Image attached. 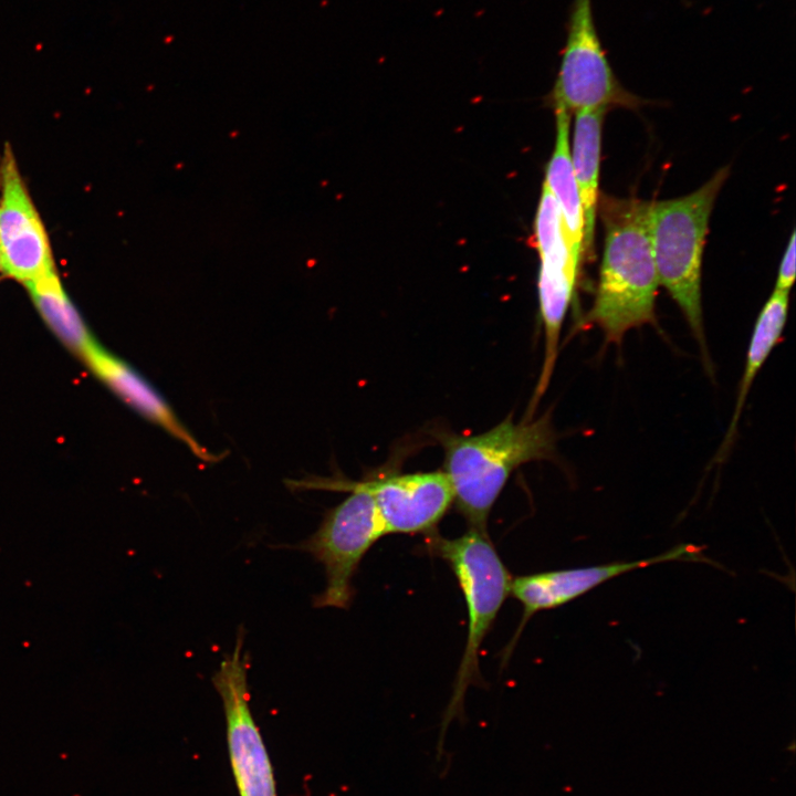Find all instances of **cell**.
<instances>
[{
	"label": "cell",
	"instance_id": "cell-1",
	"mask_svg": "<svg viewBox=\"0 0 796 796\" xmlns=\"http://www.w3.org/2000/svg\"><path fill=\"white\" fill-rule=\"evenodd\" d=\"M604 252L593 305L582 327H598L605 344L620 346L626 334L657 325L660 285L648 231L649 201L601 195Z\"/></svg>",
	"mask_w": 796,
	"mask_h": 796
},
{
	"label": "cell",
	"instance_id": "cell-2",
	"mask_svg": "<svg viewBox=\"0 0 796 796\" xmlns=\"http://www.w3.org/2000/svg\"><path fill=\"white\" fill-rule=\"evenodd\" d=\"M440 442L453 502L470 528L483 533L511 473L524 463L551 459L555 452V434L547 413L521 422H514L510 416L483 433L442 434Z\"/></svg>",
	"mask_w": 796,
	"mask_h": 796
},
{
	"label": "cell",
	"instance_id": "cell-3",
	"mask_svg": "<svg viewBox=\"0 0 796 796\" xmlns=\"http://www.w3.org/2000/svg\"><path fill=\"white\" fill-rule=\"evenodd\" d=\"M729 171V167H723L691 193L649 202L648 207V231L659 283L681 310L708 368L711 363L702 314V255L710 216Z\"/></svg>",
	"mask_w": 796,
	"mask_h": 796
},
{
	"label": "cell",
	"instance_id": "cell-4",
	"mask_svg": "<svg viewBox=\"0 0 796 796\" xmlns=\"http://www.w3.org/2000/svg\"><path fill=\"white\" fill-rule=\"evenodd\" d=\"M429 548L450 566L468 612L467 642L440 726L438 754H442L450 722L463 716L468 688L481 681L480 648L510 595L512 577L486 533L470 528L453 540L431 536Z\"/></svg>",
	"mask_w": 796,
	"mask_h": 796
},
{
	"label": "cell",
	"instance_id": "cell-5",
	"mask_svg": "<svg viewBox=\"0 0 796 796\" xmlns=\"http://www.w3.org/2000/svg\"><path fill=\"white\" fill-rule=\"evenodd\" d=\"M337 484H332L336 486ZM349 495L329 510L317 531L300 544L325 569L326 587L314 598L317 608L347 609L353 578L368 549L386 535L375 501L363 482L338 484Z\"/></svg>",
	"mask_w": 796,
	"mask_h": 796
},
{
	"label": "cell",
	"instance_id": "cell-6",
	"mask_svg": "<svg viewBox=\"0 0 796 796\" xmlns=\"http://www.w3.org/2000/svg\"><path fill=\"white\" fill-rule=\"evenodd\" d=\"M553 101L569 114L615 107L636 109L645 103L615 75L596 29L591 0L573 2Z\"/></svg>",
	"mask_w": 796,
	"mask_h": 796
},
{
	"label": "cell",
	"instance_id": "cell-7",
	"mask_svg": "<svg viewBox=\"0 0 796 796\" xmlns=\"http://www.w3.org/2000/svg\"><path fill=\"white\" fill-rule=\"evenodd\" d=\"M243 640L240 628L233 651L212 677L224 711L230 766L239 796H277L272 763L250 709V657L243 653Z\"/></svg>",
	"mask_w": 796,
	"mask_h": 796
},
{
	"label": "cell",
	"instance_id": "cell-8",
	"mask_svg": "<svg viewBox=\"0 0 796 796\" xmlns=\"http://www.w3.org/2000/svg\"><path fill=\"white\" fill-rule=\"evenodd\" d=\"M0 157L1 272L24 285L56 268L45 227L9 144Z\"/></svg>",
	"mask_w": 796,
	"mask_h": 796
},
{
	"label": "cell",
	"instance_id": "cell-9",
	"mask_svg": "<svg viewBox=\"0 0 796 796\" xmlns=\"http://www.w3.org/2000/svg\"><path fill=\"white\" fill-rule=\"evenodd\" d=\"M704 548L705 546L682 543L659 555L643 559L556 569L512 578L510 594L522 605L523 615L521 624L503 656H510L526 622L536 612L568 604L626 573L669 562L704 563L725 570L722 565L708 558L702 553Z\"/></svg>",
	"mask_w": 796,
	"mask_h": 796
},
{
	"label": "cell",
	"instance_id": "cell-10",
	"mask_svg": "<svg viewBox=\"0 0 796 796\" xmlns=\"http://www.w3.org/2000/svg\"><path fill=\"white\" fill-rule=\"evenodd\" d=\"M363 483L375 501L386 534L432 533L454 500L449 479L441 470Z\"/></svg>",
	"mask_w": 796,
	"mask_h": 796
},
{
	"label": "cell",
	"instance_id": "cell-11",
	"mask_svg": "<svg viewBox=\"0 0 796 796\" xmlns=\"http://www.w3.org/2000/svg\"><path fill=\"white\" fill-rule=\"evenodd\" d=\"M82 362L126 405L186 444L201 461L214 462L220 459L199 443L161 394L128 363L98 343Z\"/></svg>",
	"mask_w": 796,
	"mask_h": 796
},
{
	"label": "cell",
	"instance_id": "cell-12",
	"mask_svg": "<svg viewBox=\"0 0 796 796\" xmlns=\"http://www.w3.org/2000/svg\"><path fill=\"white\" fill-rule=\"evenodd\" d=\"M607 111H579L573 136L570 160L584 218V258H594L596 216L598 211L599 167L603 123Z\"/></svg>",
	"mask_w": 796,
	"mask_h": 796
},
{
	"label": "cell",
	"instance_id": "cell-13",
	"mask_svg": "<svg viewBox=\"0 0 796 796\" xmlns=\"http://www.w3.org/2000/svg\"><path fill=\"white\" fill-rule=\"evenodd\" d=\"M555 111L556 144L547 166L545 184L558 205L569 258L579 271L584 259V218L570 160L569 113L561 106H555Z\"/></svg>",
	"mask_w": 796,
	"mask_h": 796
},
{
	"label": "cell",
	"instance_id": "cell-14",
	"mask_svg": "<svg viewBox=\"0 0 796 796\" xmlns=\"http://www.w3.org/2000/svg\"><path fill=\"white\" fill-rule=\"evenodd\" d=\"M789 293L773 291L760 311L750 338L743 376L740 381L734 411L724 439L716 453L721 461L735 439V433L751 387L766 359L782 338L787 321Z\"/></svg>",
	"mask_w": 796,
	"mask_h": 796
},
{
	"label": "cell",
	"instance_id": "cell-15",
	"mask_svg": "<svg viewBox=\"0 0 796 796\" xmlns=\"http://www.w3.org/2000/svg\"><path fill=\"white\" fill-rule=\"evenodd\" d=\"M46 326L81 360L97 344L65 292L57 272L24 284Z\"/></svg>",
	"mask_w": 796,
	"mask_h": 796
},
{
	"label": "cell",
	"instance_id": "cell-16",
	"mask_svg": "<svg viewBox=\"0 0 796 796\" xmlns=\"http://www.w3.org/2000/svg\"><path fill=\"white\" fill-rule=\"evenodd\" d=\"M795 250V231H793L779 264L775 290L789 293L796 273Z\"/></svg>",
	"mask_w": 796,
	"mask_h": 796
},
{
	"label": "cell",
	"instance_id": "cell-17",
	"mask_svg": "<svg viewBox=\"0 0 796 796\" xmlns=\"http://www.w3.org/2000/svg\"><path fill=\"white\" fill-rule=\"evenodd\" d=\"M0 166H1V157H0ZM0 271H1V262H0Z\"/></svg>",
	"mask_w": 796,
	"mask_h": 796
}]
</instances>
